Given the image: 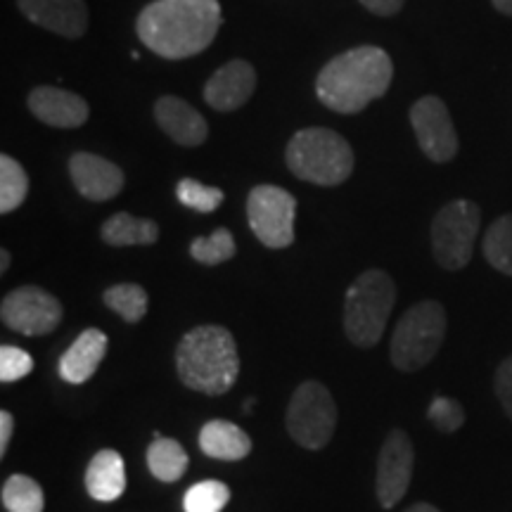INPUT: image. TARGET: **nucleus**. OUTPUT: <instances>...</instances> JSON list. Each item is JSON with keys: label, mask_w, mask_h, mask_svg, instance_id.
<instances>
[{"label": "nucleus", "mask_w": 512, "mask_h": 512, "mask_svg": "<svg viewBox=\"0 0 512 512\" xmlns=\"http://www.w3.org/2000/svg\"><path fill=\"white\" fill-rule=\"evenodd\" d=\"M247 219L261 245L285 249L294 242L297 200L278 185H256L247 197Z\"/></svg>", "instance_id": "obj_9"}, {"label": "nucleus", "mask_w": 512, "mask_h": 512, "mask_svg": "<svg viewBox=\"0 0 512 512\" xmlns=\"http://www.w3.org/2000/svg\"><path fill=\"white\" fill-rule=\"evenodd\" d=\"M427 418H430V422L439 432L453 434L463 427L465 411L456 399H451V396H434L430 408H427Z\"/></svg>", "instance_id": "obj_30"}, {"label": "nucleus", "mask_w": 512, "mask_h": 512, "mask_svg": "<svg viewBox=\"0 0 512 512\" xmlns=\"http://www.w3.org/2000/svg\"><path fill=\"white\" fill-rule=\"evenodd\" d=\"M406 512H439V508H434L430 503H415Z\"/></svg>", "instance_id": "obj_36"}, {"label": "nucleus", "mask_w": 512, "mask_h": 512, "mask_svg": "<svg viewBox=\"0 0 512 512\" xmlns=\"http://www.w3.org/2000/svg\"><path fill=\"white\" fill-rule=\"evenodd\" d=\"M285 159L294 176L323 188L344 183L354 171V150L330 128H302L294 133Z\"/></svg>", "instance_id": "obj_4"}, {"label": "nucleus", "mask_w": 512, "mask_h": 512, "mask_svg": "<svg viewBox=\"0 0 512 512\" xmlns=\"http://www.w3.org/2000/svg\"><path fill=\"white\" fill-rule=\"evenodd\" d=\"M29 195V176L10 155L0 157V214H12Z\"/></svg>", "instance_id": "obj_24"}, {"label": "nucleus", "mask_w": 512, "mask_h": 512, "mask_svg": "<svg viewBox=\"0 0 512 512\" xmlns=\"http://www.w3.org/2000/svg\"><path fill=\"white\" fill-rule=\"evenodd\" d=\"M0 318L19 335L43 337L62 323V304L55 294L36 285H24L5 294L0 304Z\"/></svg>", "instance_id": "obj_10"}, {"label": "nucleus", "mask_w": 512, "mask_h": 512, "mask_svg": "<svg viewBox=\"0 0 512 512\" xmlns=\"http://www.w3.org/2000/svg\"><path fill=\"white\" fill-rule=\"evenodd\" d=\"M396 302V285L380 268H370L351 283L344 299V332L358 349L377 347Z\"/></svg>", "instance_id": "obj_5"}, {"label": "nucleus", "mask_w": 512, "mask_h": 512, "mask_svg": "<svg viewBox=\"0 0 512 512\" xmlns=\"http://www.w3.org/2000/svg\"><path fill=\"white\" fill-rule=\"evenodd\" d=\"M496 396L501 401L503 411L512 420V356L505 358L496 370Z\"/></svg>", "instance_id": "obj_32"}, {"label": "nucleus", "mask_w": 512, "mask_h": 512, "mask_svg": "<svg viewBox=\"0 0 512 512\" xmlns=\"http://www.w3.org/2000/svg\"><path fill=\"white\" fill-rule=\"evenodd\" d=\"M287 434L299 446L318 451L330 444L337 427V403L318 380H306L294 389L285 415Z\"/></svg>", "instance_id": "obj_7"}, {"label": "nucleus", "mask_w": 512, "mask_h": 512, "mask_svg": "<svg viewBox=\"0 0 512 512\" xmlns=\"http://www.w3.org/2000/svg\"><path fill=\"white\" fill-rule=\"evenodd\" d=\"M394 79L392 57L377 46L351 48L332 57L320 69L316 95L325 107L339 114L363 112L389 91Z\"/></svg>", "instance_id": "obj_2"}, {"label": "nucleus", "mask_w": 512, "mask_h": 512, "mask_svg": "<svg viewBox=\"0 0 512 512\" xmlns=\"http://www.w3.org/2000/svg\"><path fill=\"white\" fill-rule=\"evenodd\" d=\"M219 0H155L138 15L140 41L164 60L200 55L221 29Z\"/></svg>", "instance_id": "obj_1"}, {"label": "nucleus", "mask_w": 512, "mask_h": 512, "mask_svg": "<svg viewBox=\"0 0 512 512\" xmlns=\"http://www.w3.org/2000/svg\"><path fill=\"white\" fill-rule=\"evenodd\" d=\"M413 463L415 451L411 437L403 430L389 432L377 456L375 475V496L384 510H392L406 496L413 479Z\"/></svg>", "instance_id": "obj_11"}, {"label": "nucleus", "mask_w": 512, "mask_h": 512, "mask_svg": "<svg viewBox=\"0 0 512 512\" xmlns=\"http://www.w3.org/2000/svg\"><path fill=\"white\" fill-rule=\"evenodd\" d=\"M230 501V489L219 479H207L185 491V512H221Z\"/></svg>", "instance_id": "obj_28"}, {"label": "nucleus", "mask_w": 512, "mask_h": 512, "mask_svg": "<svg viewBox=\"0 0 512 512\" xmlns=\"http://www.w3.org/2000/svg\"><path fill=\"white\" fill-rule=\"evenodd\" d=\"M482 226V211L470 200H453L439 209L432 221V252L446 271L470 264L472 249Z\"/></svg>", "instance_id": "obj_8"}, {"label": "nucleus", "mask_w": 512, "mask_h": 512, "mask_svg": "<svg viewBox=\"0 0 512 512\" xmlns=\"http://www.w3.org/2000/svg\"><path fill=\"white\" fill-rule=\"evenodd\" d=\"M29 112L53 128H79L91 117L88 102L72 91L53 86H38L27 98Z\"/></svg>", "instance_id": "obj_16"}, {"label": "nucleus", "mask_w": 512, "mask_h": 512, "mask_svg": "<svg viewBox=\"0 0 512 512\" xmlns=\"http://www.w3.org/2000/svg\"><path fill=\"white\" fill-rule=\"evenodd\" d=\"M22 15L41 29L64 38H79L88 29V8L83 0H17Z\"/></svg>", "instance_id": "obj_15"}, {"label": "nucleus", "mask_w": 512, "mask_h": 512, "mask_svg": "<svg viewBox=\"0 0 512 512\" xmlns=\"http://www.w3.org/2000/svg\"><path fill=\"white\" fill-rule=\"evenodd\" d=\"M254 401H256V399H252V396H249V399H247V403H245V411H247V413H249V411H252Z\"/></svg>", "instance_id": "obj_38"}, {"label": "nucleus", "mask_w": 512, "mask_h": 512, "mask_svg": "<svg viewBox=\"0 0 512 512\" xmlns=\"http://www.w3.org/2000/svg\"><path fill=\"white\" fill-rule=\"evenodd\" d=\"M155 121L166 136L183 147H200L209 136L207 119L176 95H162L155 102Z\"/></svg>", "instance_id": "obj_17"}, {"label": "nucleus", "mask_w": 512, "mask_h": 512, "mask_svg": "<svg viewBox=\"0 0 512 512\" xmlns=\"http://www.w3.org/2000/svg\"><path fill=\"white\" fill-rule=\"evenodd\" d=\"M0 498L8 512H43L46 508L41 484L27 475H12L5 479Z\"/></svg>", "instance_id": "obj_23"}, {"label": "nucleus", "mask_w": 512, "mask_h": 512, "mask_svg": "<svg viewBox=\"0 0 512 512\" xmlns=\"http://www.w3.org/2000/svg\"><path fill=\"white\" fill-rule=\"evenodd\" d=\"M12 430H15V418H12V413L3 411V413H0V458L8 453Z\"/></svg>", "instance_id": "obj_34"}, {"label": "nucleus", "mask_w": 512, "mask_h": 512, "mask_svg": "<svg viewBox=\"0 0 512 512\" xmlns=\"http://www.w3.org/2000/svg\"><path fill=\"white\" fill-rule=\"evenodd\" d=\"M200 448L214 460H242L252 451V439L235 422L209 420L200 430Z\"/></svg>", "instance_id": "obj_20"}, {"label": "nucleus", "mask_w": 512, "mask_h": 512, "mask_svg": "<svg viewBox=\"0 0 512 512\" xmlns=\"http://www.w3.org/2000/svg\"><path fill=\"white\" fill-rule=\"evenodd\" d=\"M176 370L185 387L207 396H221L240 375L235 337L221 325L192 328L176 349Z\"/></svg>", "instance_id": "obj_3"}, {"label": "nucleus", "mask_w": 512, "mask_h": 512, "mask_svg": "<svg viewBox=\"0 0 512 512\" xmlns=\"http://www.w3.org/2000/svg\"><path fill=\"white\" fill-rule=\"evenodd\" d=\"M484 256L496 271L512 275V214L496 219L486 230Z\"/></svg>", "instance_id": "obj_26"}, {"label": "nucleus", "mask_w": 512, "mask_h": 512, "mask_svg": "<svg viewBox=\"0 0 512 512\" xmlns=\"http://www.w3.org/2000/svg\"><path fill=\"white\" fill-rule=\"evenodd\" d=\"M176 197L178 202L185 204L188 209L200 211V214H211L221 207L223 202V190L211 188V185H202L195 178H183L181 183L176 185Z\"/></svg>", "instance_id": "obj_29"}, {"label": "nucleus", "mask_w": 512, "mask_h": 512, "mask_svg": "<svg viewBox=\"0 0 512 512\" xmlns=\"http://www.w3.org/2000/svg\"><path fill=\"white\" fill-rule=\"evenodd\" d=\"M411 124L420 150L437 164L451 162L458 155V133L444 100L425 95L411 107Z\"/></svg>", "instance_id": "obj_12"}, {"label": "nucleus", "mask_w": 512, "mask_h": 512, "mask_svg": "<svg viewBox=\"0 0 512 512\" xmlns=\"http://www.w3.org/2000/svg\"><path fill=\"white\" fill-rule=\"evenodd\" d=\"M10 268V252L8 249H0V273H5Z\"/></svg>", "instance_id": "obj_37"}, {"label": "nucleus", "mask_w": 512, "mask_h": 512, "mask_svg": "<svg viewBox=\"0 0 512 512\" xmlns=\"http://www.w3.org/2000/svg\"><path fill=\"white\" fill-rule=\"evenodd\" d=\"M190 256L204 266H219L235 256V240L228 228H216L209 238H197L190 245Z\"/></svg>", "instance_id": "obj_27"}, {"label": "nucleus", "mask_w": 512, "mask_h": 512, "mask_svg": "<svg viewBox=\"0 0 512 512\" xmlns=\"http://www.w3.org/2000/svg\"><path fill=\"white\" fill-rule=\"evenodd\" d=\"M102 302L107 304V309H112L117 316L124 318L126 323H138V320L145 318L147 306H150V297H147L143 285L121 283L112 285L110 290H105Z\"/></svg>", "instance_id": "obj_25"}, {"label": "nucleus", "mask_w": 512, "mask_h": 512, "mask_svg": "<svg viewBox=\"0 0 512 512\" xmlns=\"http://www.w3.org/2000/svg\"><path fill=\"white\" fill-rule=\"evenodd\" d=\"M494 3V8L501 12L505 17H512V0H491Z\"/></svg>", "instance_id": "obj_35"}, {"label": "nucleus", "mask_w": 512, "mask_h": 512, "mask_svg": "<svg viewBox=\"0 0 512 512\" xmlns=\"http://www.w3.org/2000/svg\"><path fill=\"white\" fill-rule=\"evenodd\" d=\"M86 491L100 503H112L126 491V465L114 448H102L86 470Z\"/></svg>", "instance_id": "obj_19"}, {"label": "nucleus", "mask_w": 512, "mask_h": 512, "mask_svg": "<svg viewBox=\"0 0 512 512\" xmlns=\"http://www.w3.org/2000/svg\"><path fill=\"white\" fill-rule=\"evenodd\" d=\"M256 88V72L245 60H230L211 74L204 86V100L216 112H235L252 98Z\"/></svg>", "instance_id": "obj_14"}, {"label": "nucleus", "mask_w": 512, "mask_h": 512, "mask_svg": "<svg viewBox=\"0 0 512 512\" xmlns=\"http://www.w3.org/2000/svg\"><path fill=\"white\" fill-rule=\"evenodd\" d=\"M34 370V358L24 349L3 344L0 347V382H19Z\"/></svg>", "instance_id": "obj_31"}, {"label": "nucleus", "mask_w": 512, "mask_h": 512, "mask_svg": "<svg viewBox=\"0 0 512 512\" xmlns=\"http://www.w3.org/2000/svg\"><path fill=\"white\" fill-rule=\"evenodd\" d=\"M110 339L98 328L83 330L74 344L60 358V375L69 384H83L95 375L100 363L105 361Z\"/></svg>", "instance_id": "obj_18"}, {"label": "nucleus", "mask_w": 512, "mask_h": 512, "mask_svg": "<svg viewBox=\"0 0 512 512\" xmlns=\"http://www.w3.org/2000/svg\"><path fill=\"white\" fill-rule=\"evenodd\" d=\"M100 238L110 247L155 245L159 240V226L152 219H136V216L119 211L102 223Z\"/></svg>", "instance_id": "obj_21"}, {"label": "nucleus", "mask_w": 512, "mask_h": 512, "mask_svg": "<svg viewBox=\"0 0 512 512\" xmlns=\"http://www.w3.org/2000/svg\"><path fill=\"white\" fill-rule=\"evenodd\" d=\"M406 0H361V5L366 10L373 12L377 17H392L403 8Z\"/></svg>", "instance_id": "obj_33"}, {"label": "nucleus", "mask_w": 512, "mask_h": 512, "mask_svg": "<svg viewBox=\"0 0 512 512\" xmlns=\"http://www.w3.org/2000/svg\"><path fill=\"white\" fill-rule=\"evenodd\" d=\"M69 176L81 197L91 202H107L124 190L126 176L110 159L93 152H76L69 159Z\"/></svg>", "instance_id": "obj_13"}, {"label": "nucleus", "mask_w": 512, "mask_h": 512, "mask_svg": "<svg viewBox=\"0 0 512 512\" xmlns=\"http://www.w3.org/2000/svg\"><path fill=\"white\" fill-rule=\"evenodd\" d=\"M446 311L434 299L420 302L403 313L392 335V363L401 373L425 368L439 354L446 337Z\"/></svg>", "instance_id": "obj_6"}, {"label": "nucleus", "mask_w": 512, "mask_h": 512, "mask_svg": "<svg viewBox=\"0 0 512 512\" xmlns=\"http://www.w3.org/2000/svg\"><path fill=\"white\" fill-rule=\"evenodd\" d=\"M188 463V453L174 439L155 437V441L147 446V467L159 482H178L188 470Z\"/></svg>", "instance_id": "obj_22"}]
</instances>
